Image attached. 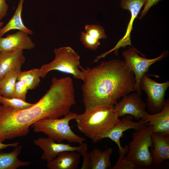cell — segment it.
I'll use <instances>...</instances> for the list:
<instances>
[{
	"mask_svg": "<svg viewBox=\"0 0 169 169\" xmlns=\"http://www.w3.org/2000/svg\"><path fill=\"white\" fill-rule=\"evenodd\" d=\"M75 102L72 80L68 77H54L49 90L32 106L18 110L0 105V141L26 136L40 120L64 116Z\"/></svg>",
	"mask_w": 169,
	"mask_h": 169,
	"instance_id": "obj_1",
	"label": "cell"
},
{
	"mask_svg": "<svg viewBox=\"0 0 169 169\" xmlns=\"http://www.w3.org/2000/svg\"><path fill=\"white\" fill-rule=\"evenodd\" d=\"M79 68L85 110L100 105L114 106L120 97L135 91V75L125 61L113 59L92 68L80 65Z\"/></svg>",
	"mask_w": 169,
	"mask_h": 169,
	"instance_id": "obj_2",
	"label": "cell"
},
{
	"mask_svg": "<svg viewBox=\"0 0 169 169\" xmlns=\"http://www.w3.org/2000/svg\"><path fill=\"white\" fill-rule=\"evenodd\" d=\"M75 120L79 130L95 143L100 136L120 120L114 106L106 105L85 110L81 114H77Z\"/></svg>",
	"mask_w": 169,
	"mask_h": 169,
	"instance_id": "obj_3",
	"label": "cell"
},
{
	"mask_svg": "<svg viewBox=\"0 0 169 169\" xmlns=\"http://www.w3.org/2000/svg\"><path fill=\"white\" fill-rule=\"evenodd\" d=\"M77 114L70 112L62 118H45L40 120L31 127L36 132H42L58 142L66 140L70 143H83L85 140L75 134L69 125L70 121L75 120Z\"/></svg>",
	"mask_w": 169,
	"mask_h": 169,
	"instance_id": "obj_4",
	"label": "cell"
},
{
	"mask_svg": "<svg viewBox=\"0 0 169 169\" xmlns=\"http://www.w3.org/2000/svg\"><path fill=\"white\" fill-rule=\"evenodd\" d=\"M55 57L53 61L43 64L39 69L40 77L44 78L49 72L58 70L72 75L74 78L82 80L80 69V56L71 47H63L55 49Z\"/></svg>",
	"mask_w": 169,
	"mask_h": 169,
	"instance_id": "obj_5",
	"label": "cell"
},
{
	"mask_svg": "<svg viewBox=\"0 0 169 169\" xmlns=\"http://www.w3.org/2000/svg\"><path fill=\"white\" fill-rule=\"evenodd\" d=\"M146 124L132 133V140L128 145V158L140 167H151L153 165L150 151L152 146V126Z\"/></svg>",
	"mask_w": 169,
	"mask_h": 169,
	"instance_id": "obj_6",
	"label": "cell"
},
{
	"mask_svg": "<svg viewBox=\"0 0 169 169\" xmlns=\"http://www.w3.org/2000/svg\"><path fill=\"white\" fill-rule=\"evenodd\" d=\"M139 53L141 54L134 47H130L128 49L122 51V54L127 65L134 74L136 80L135 91L141 95L140 83L143 76L148 72L150 66L167 56L168 52L165 51L160 56L153 59L141 57Z\"/></svg>",
	"mask_w": 169,
	"mask_h": 169,
	"instance_id": "obj_7",
	"label": "cell"
},
{
	"mask_svg": "<svg viewBox=\"0 0 169 169\" xmlns=\"http://www.w3.org/2000/svg\"><path fill=\"white\" fill-rule=\"evenodd\" d=\"M169 86V81L158 83L149 78L147 73L143 76L140 88L146 94V105L151 114L159 112L163 110L166 101L165 93Z\"/></svg>",
	"mask_w": 169,
	"mask_h": 169,
	"instance_id": "obj_8",
	"label": "cell"
},
{
	"mask_svg": "<svg viewBox=\"0 0 169 169\" xmlns=\"http://www.w3.org/2000/svg\"><path fill=\"white\" fill-rule=\"evenodd\" d=\"M34 144L43 150L41 158L47 161H51L55 158L60 152L64 151H75L81 155L87 151L86 143L83 142L78 146H72L69 144L56 143L53 140L48 137H39L34 140Z\"/></svg>",
	"mask_w": 169,
	"mask_h": 169,
	"instance_id": "obj_9",
	"label": "cell"
},
{
	"mask_svg": "<svg viewBox=\"0 0 169 169\" xmlns=\"http://www.w3.org/2000/svg\"><path fill=\"white\" fill-rule=\"evenodd\" d=\"M146 104L136 92L125 95L114 105L119 117L129 115L136 120L143 119L149 114L146 110Z\"/></svg>",
	"mask_w": 169,
	"mask_h": 169,
	"instance_id": "obj_10",
	"label": "cell"
},
{
	"mask_svg": "<svg viewBox=\"0 0 169 169\" xmlns=\"http://www.w3.org/2000/svg\"><path fill=\"white\" fill-rule=\"evenodd\" d=\"M146 0H121L120 7L122 9L129 10L131 14V19L128 25L125 35L112 49L103 54L105 57L112 51L115 55H118V51L121 47L125 48L128 45L132 46L131 43V33L133 28L134 20L137 17L140 10L145 4Z\"/></svg>",
	"mask_w": 169,
	"mask_h": 169,
	"instance_id": "obj_11",
	"label": "cell"
},
{
	"mask_svg": "<svg viewBox=\"0 0 169 169\" xmlns=\"http://www.w3.org/2000/svg\"><path fill=\"white\" fill-rule=\"evenodd\" d=\"M133 116L127 115L109 130L100 136L96 140L95 143L104 138H109L116 144L119 150H122L123 147L120 144V138L122 137L123 132L130 129H134L135 130H138L148 123L147 121L144 119H140L137 122H134L133 120Z\"/></svg>",
	"mask_w": 169,
	"mask_h": 169,
	"instance_id": "obj_12",
	"label": "cell"
},
{
	"mask_svg": "<svg viewBox=\"0 0 169 169\" xmlns=\"http://www.w3.org/2000/svg\"><path fill=\"white\" fill-rule=\"evenodd\" d=\"M35 47L28 34L21 31L0 38V52L31 50Z\"/></svg>",
	"mask_w": 169,
	"mask_h": 169,
	"instance_id": "obj_13",
	"label": "cell"
},
{
	"mask_svg": "<svg viewBox=\"0 0 169 169\" xmlns=\"http://www.w3.org/2000/svg\"><path fill=\"white\" fill-rule=\"evenodd\" d=\"M152 146L150 148L153 165L158 167L164 160L169 158V135L152 132Z\"/></svg>",
	"mask_w": 169,
	"mask_h": 169,
	"instance_id": "obj_14",
	"label": "cell"
},
{
	"mask_svg": "<svg viewBox=\"0 0 169 169\" xmlns=\"http://www.w3.org/2000/svg\"><path fill=\"white\" fill-rule=\"evenodd\" d=\"M148 121L147 125L152 126L153 133L169 135V101L166 100L163 110L152 114H148L144 119Z\"/></svg>",
	"mask_w": 169,
	"mask_h": 169,
	"instance_id": "obj_15",
	"label": "cell"
},
{
	"mask_svg": "<svg viewBox=\"0 0 169 169\" xmlns=\"http://www.w3.org/2000/svg\"><path fill=\"white\" fill-rule=\"evenodd\" d=\"M25 60L23 50L0 52V81L9 72L22 66Z\"/></svg>",
	"mask_w": 169,
	"mask_h": 169,
	"instance_id": "obj_16",
	"label": "cell"
},
{
	"mask_svg": "<svg viewBox=\"0 0 169 169\" xmlns=\"http://www.w3.org/2000/svg\"><path fill=\"white\" fill-rule=\"evenodd\" d=\"M81 155L75 151H64L59 153L57 156L47 162L49 169H77L80 163Z\"/></svg>",
	"mask_w": 169,
	"mask_h": 169,
	"instance_id": "obj_17",
	"label": "cell"
},
{
	"mask_svg": "<svg viewBox=\"0 0 169 169\" xmlns=\"http://www.w3.org/2000/svg\"><path fill=\"white\" fill-rule=\"evenodd\" d=\"M14 147V150L9 152L0 150V169H16L31 164L29 161H21L18 158L22 151V146L19 145Z\"/></svg>",
	"mask_w": 169,
	"mask_h": 169,
	"instance_id": "obj_18",
	"label": "cell"
},
{
	"mask_svg": "<svg viewBox=\"0 0 169 169\" xmlns=\"http://www.w3.org/2000/svg\"><path fill=\"white\" fill-rule=\"evenodd\" d=\"M113 151V149L110 147L103 151L95 148L89 152L91 169H111L110 156Z\"/></svg>",
	"mask_w": 169,
	"mask_h": 169,
	"instance_id": "obj_19",
	"label": "cell"
},
{
	"mask_svg": "<svg viewBox=\"0 0 169 169\" xmlns=\"http://www.w3.org/2000/svg\"><path fill=\"white\" fill-rule=\"evenodd\" d=\"M24 0H19L17 8L12 18L7 23L0 29V38L6 33L12 30L18 29L32 35L33 31L24 25L22 18L21 13Z\"/></svg>",
	"mask_w": 169,
	"mask_h": 169,
	"instance_id": "obj_20",
	"label": "cell"
},
{
	"mask_svg": "<svg viewBox=\"0 0 169 169\" xmlns=\"http://www.w3.org/2000/svg\"><path fill=\"white\" fill-rule=\"evenodd\" d=\"M22 66L11 70L0 81V95L5 97L13 98L14 87Z\"/></svg>",
	"mask_w": 169,
	"mask_h": 169,
	"instance_id": "obj_21",
	"label": "cell"
},
{
	"mask_svg": "<svg viewBox=\"0 0 169 169\" xmlns=\"http://www.w3.org/2000/svg\"><path fill=\"white\" fill-rule=\"evenodd\" d=\"M40 77L39 69L34 68L28 71H21L18 74L17 80L23 83L28 90H32L39 86Z\"/></svg>",
	"mask_w": 169,
	"mask_h": 169,
	"instance_id": "obj_22",
	"label": "cell"
},
{
	"mask_svg": "<svg viewBox=\"0 0 169 169\" xmlns=\"http://www.w3.org/2000/svg\"><path fill=\"white\" fill-rule=\"evenodd\" d=\"M128 145H126L121 150H118L119 156L118 160L111 169H137L140 167L130 159L127 156Z\"/></svg>",
	"mask_w": 169,
	"mask_h": 169,
	"instance_id": "obj_23",
	"label": "cell"
},
{
	"mask_svg": "<svg viewBox=\"0 0 169 169\" xmlns=\"http://www.w3.org/2000/svg\"><path fill=\"white\" fill-rule=\"evenodd\" d=\"M0 103L2 105L18 110L28 108L34 104L18 98L5 97L0 95Z\"/></svg>",
	"mask_w": 169,
	"mask_h": 169,
	"instance_id": "obj_24",
	"label": "cell"
},
{
	"mask_svg": "<svg viewBox=\"0 0 169 169\" xmlns=\"http://www.w3.org/2000/svg\"><path fill=\"white\" fill-rule=\"evenodd\" d=\"M85 33L98 40L107 38L103 28L98 24H86L84 26Z\"/></svg>",
	"mask_w": 169,
	"mask_h": 169,
	"instance_id": "obj_25",
	"label": "cell"
},
{
	"mask_svg": "<svg viewBox=\"0 0 169 169\" xmlns=\"http://www.w3.org/2000/svg\"><path fill=\"white\" fill-rule=\"evenodd\" d=\"M80 41L86 48L94 51L96 50L100 45V42L83 31L81 33Z\"/></svg>",
	"mask_w": 169,
	"mask_h": 169,
	"instance_id": "obj_26",
	"label": "cell"
},
{
	"mask_svg": "<svg viewBox=\"0 0 169 169\" xmlns=\"http://www.w3.org/2000/svg\"><path fill=\"white\" fill-rule=\"evenodd\" d=\"M28 89L22 82L17 81L14 89L13 98H18L25 100Z\"/></svg>",
	"mask_w": 169,
	"mask_h": 169,
	"instance_id": "obj_27",
	"label": "cell"
},
{
	"mask_svg": "<svg viewBox=\"0 0 169 169\" xmlns=\"http://www.w3.org/2000/svg\"><path fill=\"white\" fill-rule=\"evenodd\" d=\"M162 0H146L145 4L143 9L141 12L140 15L138 18L141 19L146 15L150 8L153 6L157 4Z\"/></svg>",
	"mask_w": 169,
	"mask_h": 169,
	"instance_id": "obj_28",
	"label": "cell"
},
{
	"mask_svg": "<svg viewBox=\"0 0 169 169\" xmlns=\"http://www.w3.org/2000/svg\"><path fill=\"white\" fill-rule=\"evenodd\" d=\"M83 156V162L80 169H91V162L89 152L87 151L82 155Z\"/></svg>",
	"mask_w": 169,
	"mask_h": 169,
	"instance_id": "obj_29",
	"label": "cell"
},
{
	"mask_svg": "<svg viewBox=\"0 0 169 169\" xmlns=\"http://www.w3.org/2000/svg\"><path fill=\"white\" fill-rule=\"evenodd\" d=\"M8 7L6 0H0V22L7 15Z\"/></svg>",
	"mask_w": 169,
	"mask_h": 169,
	"instance_id": "obj_30",
	"label": "cell"
},
{
	"mask_svg": "<svg viewBox=\"0 0 169 169\" xmlns=\"http://www.w3.org/2000/svg\"><path fill=\"white\" fill-rule=\"evenodd\" d=\"M20 143L19 142H15L12 143L6 144H3L2 142L0 141V150L9 147H15L18 145Z\"/></svg>",
	"mask_w": 169,
	"mask_h": 169,
	"instance_id": "obj_31",
	"label": "cell"
},
{
	"mask_svg": "<svg viewBox=\"0 0 169 169\" xmlns=\"http://www.w3.org/2000/svg\"><path fill=\"white\" fill-rule=\"evenodd\" d=\"M3 24V23L2 22H0V28L2 27Z\"/></svg>",
	"mask_w": 169,
	"mask_h": 169,
	"instance_id": "obj_32",
	"label": "cell"
},
{
	"mask_svg": "<svg viewBox=\"0 0 169 169\" xmlns=\"http://www.w3.org/2000/svg\"></svg>",
	"mask_w": 169,
	"mask_h": 169,
	"instance_id": "obj_33",
	"label": "cell"
}]
</instances>
